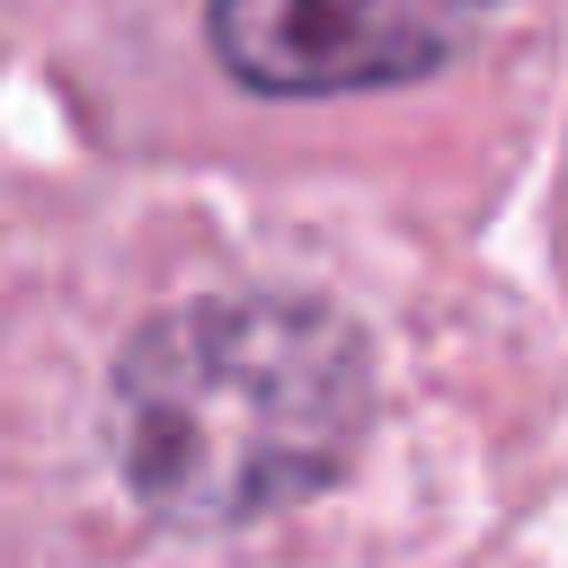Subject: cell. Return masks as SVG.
I'll use <instances>...</instances> for the list:
<instances>
[{
    "label": "cell",
    "instance_id": "1",
    "mask_svg": "<svg viewBox=\"0 0 568 568\" xmlns=\"http://www.w3.org/2000/svg\"><path fill=\"white\" fill-rule=\"evenodd\" d=\"M373 426V346L320 293H195L106 373V453L142 515L240 532L320 497Z\"/></svg>",
    "mask_w": 568,
    "mask_h": 568
},
{
    "label": "cell",
    "instance_id": "2",
    "mask_svg": "<svg viewBox=\"0 0 568 568\" xmlns=\"http://www.w3.org/2000/svg\"><path fill=\"white\" fill-rule=\"evenodd\" d=\"M506 0H204V44L248 98L408 89L462 62Z\"/></svg>",
    "mask_w": 568,
    "mask_h": 568
}]
</instances>
